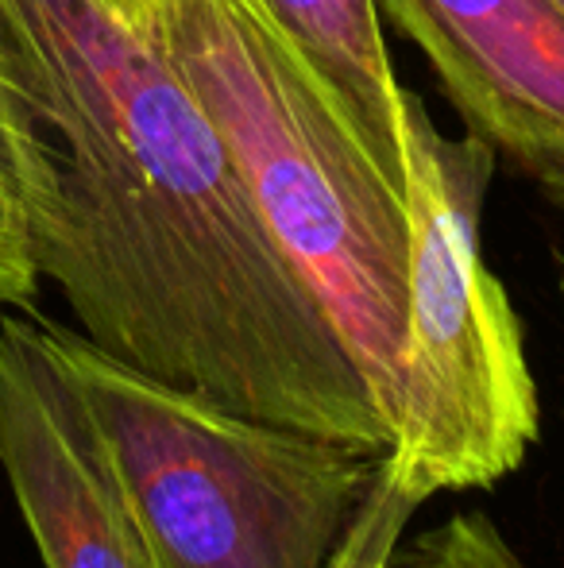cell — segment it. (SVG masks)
<instances>
[{"instance_id": "11", "label": "cell", "mask_w": 564, "mask_h": 568, "mask_svg": "<svg viewBox=\"0 0 564 568\" xmlns=\"http://www.w3.org/2000/svg\"><path fill=\"white\" fill-rule=\"evenodd\" d=\"M109 4H113L124 20L136 23V28H147L151 16H155V8H158V0H109Z\"/></svg>"}, {"instance_id": "2", "label": "cell", "mask_w": 564, "mask_h": 568, "mask_svg": "<svg viewBox=\"0 0 564 568\" xmlns=\"http://www.w3.org/2000/svg\"><path fill=\"white\" fill-rule=\"evenodd\" d=\"M143 31L225 132L275 244L329 314L394 437L407 194L371 163L256 0H158Z\"/></svg>"}, {"instance_id": "13", "label": "cell", "mask_w": 564, "mask_h": 568, "mask_svg": "<svg viewBox=\"0 0 564 568\" xmlns=\"http://www.w3.org/2000/svg\"><path fill=\"white\" fill-rule=\"evenodd\" d=\"M561 4H564V0H561Z\"/></svg>"}, {"instance_id": "8", "label": "cell", "mask_w": 564, "mask_h": 568, "mask_svg": "<svg viewBox=\"0 0 564 568\" xmlns=\"http://www.w3.org/2000/svg\"><path fill=\"white\" fill-rule=\"evenodd\" d=\"M383 568H526L483 510H460L418 534H402Z\"/></svg>"}, {"instance_id": "9", "label": "cell", "mask_w": 564, "mask_h": 568, "mask_svg": "<svg viewBox=\"0 0 564 568\" xmlns=\"http://www.w3.org/2000/svg\"><path fill=\"white\" fill-rule=\"evenodd\" d=\"M422 495L402 479V471L394 468L391 453L383 456V471L376 479V491L363 503V515L356 518L352 534L340 546L337 561L329 568H383L387 554L394 549V541L410 530L418 507H422Z\"/></svg>"}, {"instance_id": "4", "label": "cell", "mask_w": 564, "mask_h": 568, "mask_svg": "<svg viewBox=\"0 0 564 568\" xmlns=\"http://www.w3.org/2000/svg\"><path fill=\"white\" fill-rule=\"evenodd\" d=\"M399 124L410 263L391 460L429 503L511 476L542 434V406L519 314L480 247L495 151L472 132L441 135L410 90Z\"/></svg>"}, {"instance_id": "1", "label": "cell", "mask_w": 564, "mask_h": 568, "mask_svg": "<svg viewBox=\"0 0 564 568\" xmlns=\"http://www.w3.org/2000/svg\"><path fill=\"white\" fill-rule=\"evenodd\" d=\"M0 135L39 278L78 333L248 418L391 453L368 383L151 31L0 0Z\"/></svg>"}, {"instance_id": "6", "label": "cell", "mask_w": 564, "mask_h": 568, "mask_svg": "<svg viewBox=\"0 0 564 568\" xmlns=\"http://www.w3.org/2000/svg\"><path fill=\"white\" fill-rule=\"evenodd\" d=\"M444 98L495 155L564 210L561 0H379Z\"/></svg>"}, {"instance_id": "12", "label": "cell", "mask_w": 564, "mask_h": 568, "mask_svg": "<svg viewBox=\"0 0 564 568\" xmlns=\"http://www.w3.org/2000/svg\"><path fill=\"white\" fill-rule=\"evenodd\" d=\"M561 291H564V283H561Z\"/></svg>"}, {"instance_id": "5", "label": "cell", "mask_w": 564, "mask_h": 568, "mask_svg": "<svg viewBox=\"0 0 564 568\" xmlns=\"http://www.w3.org/2000/svg\"><path fill=\"white\" fill-rule=\"evenodd\" d=\"M0 471L47 568H158L43 322L0 317Z\"/></svg>"}, {"instance_id": "7", "label": "cell", "mask_w": 564, "mask_h": 568, "mask_svg": "<svg viewBox=\"0 0 564 568\" xmlns=\"http://www.w3.org/2000/svg\"><path fill=\"white\" fill-rule=\"evenodd\" d=\"M259 12L314 74L368 159L407 194L402 85L391 70L379 0H256Z\"/></svg>"}, {"instance_id": "3", "label": "cell", "mask_w": 564, "mask_h": 568, "mask_svg": "<svg viewBox=\"0 0 564 568\" xmlns=\"http://www.w3.org/2000/svg\"><path fill=\"white\" fill-rule=\"evenodd\" d=\"M158 568H329L387 453L248 418L43 322Z\"/></svg>"}, {"instance_id": "10", "label": "cell", "mask_w": 564, "mask_h": 568, "mask_svg": "<svg viewBox=\"0 0 564 568\" xmlns=\"http://www.w3.org/2000/svg\"><path fill=\"white\" fill-rule=\"evenodd\" d=\"M39 286H43V278L31 263L12 163H8L4 135H0V310H31L39 298Z\"/></svg>"}]
</instances>
